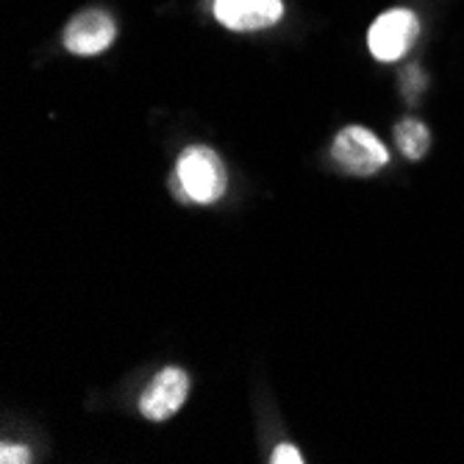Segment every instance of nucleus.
<instances>
[{
  "mask_svg": "<svg viewBox=\"0 0 464 464\" xmlns=\"http://www.w3.org/2000/svg\"><path fill=\"white\" fill-rule=\"evenodd\" d=\"M170 187H176V192L184 200L208 206L226 195L228 187L226 164L218 156V150L206 145H192L179 156L176 179H170Z\"/></svg>",
  "mask_w": 464,
  "mask_h": 464,
  "instance_id": "obj_1",
  "label": "nucleus"
},
{
  "mask_svg": "<svg viewBox=\"0 0 464 464\" xmlns=\"http://www.w3.org/2000/svg\"><path fill=\"white\" fill-rule=\"evenodd\" d=\"M420 36V20L409 9H390L378 14V20L367 31V48L378 62H398L403 59Z\"/></svg>",
  "mask_w": 464,
  "mask_h": 464,
  "instance_id": "obj_3",
  "label": "nucleus"
},
{
  "mask_svg": "<svg viewBox=\"0 0 464 464\" xmlns=\"http://www.w3.org/2000/svg\"><path fill=\"white\" fill-rule=\"evenodd\" d=\"M189 395V375L181 367H164L153 375V382L145 387L140 398V411L150 423L170 420Z\"/></svg>",
  "mask_w": 464,
  "mask_h": 464,
  "instance_id": "obj_4",
  "label": "nucleus"
},
{
  "mask_svg": "<svg viewBox=\"0 0 464 464\" xmlns=\"http://www.w3.org/2000/svg\"><path fill=\"white\" fill-rule=\"evenodd\" d=\"M395 142H398V148H401V153L406 159L420 161L429 153V148H431V134H429V129L420 120L406 117V120H401L395 125Z\"/></svg>",
  "mask_w": 464,
  "mask_h": 464,
  "instance_id": "obj_7",
  "label": "nucleus"
},
{
  "mask_svg": "<svg viewBox=\"0 0 464 464\" xmlns=\"http://www.w3.org/2000/svg\"><path fill=\"white\" fill-rule=\"evenodd\" d=\"M215 17L228 31H265L281 23V0H215Z\"/></svg>",
  "mask_w": 464,
  "mask_h": 464,
  "instance_id": "obj_6",
  "label": "nucleus"
},
{
  "mask_svg": "<svg viewBox=\"0 0 464 464\" xmlns=\"http://www.w3.org/2000/svg\"><path fill=\"white\" fill-rule=\"evenodd\" d=\"M0 461L4 464H28L31 461V450L23 448V445H4L0 448Z\"/></svg>",
  "mask_w": 464,
  "mask_h": 464,
  "instance_id": "obj_9",
  "label": "nucleus"
},
{
  "mask_svg": "<svg viewBox=\"0 0 464 464\" xmlns=\"http://www.w3.org/2000/svg\"><path fill=\"white\" fill-rule=\"evenodd\" d=\"M270 461H273V464H304L306 459H304V453H301L298 448H295V445H289V442H281V445L273 450Z\"/></svg>",
  "mask_w": 464,
  "mask_h": 464,
  "instance_id": "obj_8",
  "label": "nucleus"
},
{
  "mask_svg": "<svg viewBox=\"0 0 464 464\" xmlns=\"http://www.w3.org/2000/svg\"><path fill=\"white\" fill-rule=\"evenodd\" d=\"M114 36H117V25L106 12L83 9L67 23L62 42L72 56H98L111 48Z\"/></svg>",
  "mask_w": 464,
  "mask_h": 464,
  "instance_id": "obj_5",
  "label": "nucleus"
},
{
  "mask_svg": "<svg viewBox=\"0 0 464 464\" xmlns=\"http://www.w3.org/2000/svg\"><path fill=\"white\" fill-rule=\"evenodd\" d=\"M331 159L343 167L348 176H375L390 161L387 145L378 140L364 125H345V129L334 137Z\"/></svg>",
  "mask_w": 464,
  "mask_h": 464,
  "instance_id": "obj_2",
  "label": "nucleus"
}]
</instances>
